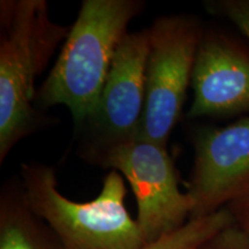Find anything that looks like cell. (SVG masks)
<instances>
[{"instance_id":"obj_1","label":"cell","mask_w":249,"mask_h":249,"mask_svg":"<svg viewBox=\"0 0 249 249\" xmlns=\"http://www.w3.org/2000/svg\"><path fill=\"white\" fill-rule=\"evenodd\" d=\"M68 31L45 0L0 1V164L21 140L53 124L36 107L35 83Z\"/></svg>"},{"instance_id":"obj_2","label":"cell","mask_w":249,"mask_h":249,"mask_svg":"<svg viewBox=\"0 0 249 249\" xmlns=\"http://www.w3.org/2000/svg\"><path fill=\"white\" fill-rule=\"evenodd\" d=\"M144 7L142 0H83L53 67L37 89L36 107L64 105L80 132L95 113L130 21Z\"/></svg>"},{"instance_id":"obj_3","label":"cell","mask_w":249,"mask_h":249,"mask_svg":"<svg viewBox=\"0 0 249 249\" xmlns=\"http://www.w3.org/2000/svg\"><path fill=\"white\" fill-rule=\"evenodd\" d=\"M28 203L53 230L64 249H142L147 246L136 219L127 210L124 177L111 170L101 193L75 202L58 191L55 169L42 161L21 164Z\"/></svg>"},{"instance_id":"obj_4","label":"cell","mask_w":249,"mask_h":249,"mask_svg":"<svg viewBox=\"0 0 249 249\" xmlns=\"http://www.w3.org/2000/svg\"><path fill=\"white\" fill-rule=\"evenodd\" d=\"M87 163L116 170L128 181L138 204V222L147 244L177 231L191 219L194 203L179 187L166 147L141 134L79 152Z\"/></svg>"},{"instance_id":"obj_5","label":"cell","mask_w":249,"mask_h":249,"mask_svg":"<svg viewBox=\"0 0 249 249\" xmlns=\"http://www.w3.org/2000/svg\"><path fill=\"white\" fill-rule=\"evenodd\" d=\"M148 30L145 107L140 134L166 147L181 119L204 30L197 18L187 14L163 15Z\"/></svg>"},{"instance_id":"obj_6","label":"cell","mask_w":249,"mask_h":249,"mask_svg":"<svg viewBox=\"0 0 249 249\" xmlns=\"http://www.w3.org/2000/svg\"><path fill=\"white\" fill-rule=\"evenodd\" d=\"M149 30L127 33L114 54L95 113L79 152L128 140L140 133L145 107Z\"/></svg>"},{"instance_id":"obj_7","label":"cell","mask_w":249,"mask_h":249,"mask_svg":"<svg viewBox=\"0 0 249 249\" xmlns=\"http://www.w3.org/2000/svg\"><path fill=\"white\" fill-rule=\"evenodd\" d=\"M194 164L186 193L192 218L217 213L249 189V114L225 127H205L193 136Z\"/></svg>"},{"instance_id":"obj_8","label":"cell","mask_w":249,"mask_h":249,"mask_svg":"<svg viewBox=\"0 0 249 249\" xmlns=\"http://www.w3.org/2000/svg\"><path fill=\"white\" fill-rule=\"evenodd\" d=\"M194 97L187 116L249 113V50L225 34L204 31L192 75Z\"/></svg>"},{"instance_id":"obj_9","label":"cell","mask_w":249,"mask_h":249,"mask_svg":"<svg viewBox=\"0 0 249 249\" xmlns=\"http://www.w3.org/2000/svg\"><path fill=\"white\" fill-rule=\"evenodd\" d=\"M0 249H64L53 230L34 213L21 179L0 189Z\"/></svg>"},{"instance_id":"obj_10","label":"cell","mask_w":249,"mask_h":249,"mask_svg":"<svg viewBox=\"0 0 249 249\" xmlns=\"http://www.w3.org/2000/svg\"><path fill=\"white\" fill-rule=\"evenodd\" d=\"M233 223L229 209L223 208L207 216L192 218L177 231L161 236L142 249H195Z\"/></svg>"},{"instance_id":"obj_11","label":"cell","mask_w":249,"mask_h":249,"mask_svg":"<svg viewBox=\"0 0 249 249\" xmlns=\"http://www.w3.org/2000/svg\"><path fill=\"white\" fill-rule=\"evenodd\" d=\"M204 7L210 14L227 18L249 38V0H208Z\"/></svg>"},{"instance_id":"obj_12","label":"cell","mask_w":249,"mask_h":249,"mask_svg":"<svg viewBox=\"0 0 249 249\" xmlns=\"http://www.w3.org/2000/svg\"><path fill=\"white\" fill-rule=\"evenodd\" d=\"M195 249H249V238L233 223Z\"/></svg>"},{"instance_id":"obj_13","label":"cell","mask_w":249,"mask_h":249,"mask_svg":"<svg viewBox=\"0 0 249 249\" xmlns=\"http://www.w3.org/2000/svg\"><path fill=\"white\" fill-rule=\"evenodd\" d=\"M234 224L249 238V189L226 205Z\"/></svg>"}]
</instances>
